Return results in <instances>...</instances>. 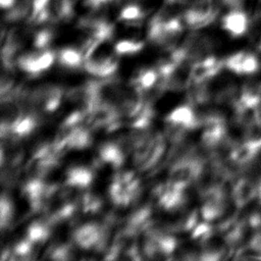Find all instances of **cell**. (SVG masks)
<instances>
[{
    "label": "cell",
    "mask_w": 261,
    "mask_h": 261,
    "mask_svg": "<svg viewBox=\"0 0 261 261\" xmlns=\"http://www.w3.org/2000/svg\"><path fill=\"white\" fill-rule=\"evenodd\" d=\"M144 16L145 11L141 8V6L137 4H128L121 8L118 13L117 19L126 24H134L137 22H141Z\"/></svg>",
    "instance_id": "cell-19"
},
{
    "label": "cell",
    "mask_w": 261,
    "mask_h": 261,
    "mask_svg": "<svg viewBox=\"0 0 261 261\" xmlns=\"http://www.w3.org/2000/svg\"><path fill=\"white\" fill-rule=\"evenodd\" d=\"M57 63L68 69H76L84 66L85 58L80 48L64 47L56 52Z\"/></svg>",
    "instance_id": "cell-15"
},
{
    "label": "cell",
    "mask_w": 261,
    "mask_h": 261,
    "mask_svg": "<svg viewBox=\"0 0 261 261\" xmlns=\"http://www.w3.org/2000/svg\"><path fill=\"white\" fill-rule=\"evenodd\" d=\"M35 245L30 242L25 237L16 242L11 248V259L10 260H27L32 259L34 254Z\"/></svg>",
    "instance_id": "cell-23"
},
{
    "label": "cell",
    "mask_w": 261,
    "mask_h": 261,
    "mask_svg": "<svg viewBox=\"0 0 261 261\" xmlns=\"http://www.w3.org/2000/svg\"><path fill=\"white\" fill-rule=\"evenodd\" d=\"M84 69L99 79L112 76L118 67L117 59L114 56H95L88 58L84 62Z\"/></svg>",
    "instance_id": "cell-12"
},
{
    "label": "cell",
    "mask_w": 261,
    "mask_h": 261,
    "mask_svg": "<svg viewBox=\"0 0 261 261\" xmlns=\"http://www.w3.org/2000/svg\"><path fill=\"white\" fill-rule=\"evenodd\" d=\"M53 40V31L51 29H42L38 31L33 39V46L36 50L48 49Z\"/></svg>",
    "instance_id": "cell-26"
},
{
    "label": "cell",
    "mask_w": 261,
    "mask_h": 261,
    "mask_svg": "<svg viewBox=\"0 0 261 261\" xmlns=\"http://www.w3.org/2000/svg\"><path fill=\"white\" fill-rule=\"evenodd\" d=\"M140 178L130 170L117 171L108 189L111 202L117 207H126L136 200L140 193Z\"/></svg>",
    "instance_id": "cell-3"
},
{
    "label": "cell",
    "mask_w": 261,
    "mask_h": 261,
    "mask_svg": "<svg viewBox=\"0 0 261 261\" xmlns=\"http://www.w3.org/2000/svg\"><path fill=\"white\" fill-rule=\"evenodd\" d=\"M165 122L178 125L188 132L201 127L200 116L190 104H184L174 108L166 115Z\"/></svg>",
    "instance_id": "cell-10"
},
{
    "label": "cell",
    "mask_w": 261,
    "mask_h": 261,
    "mask_svg": "<svg viewBox=\"0 0 261 261\" xmlns=\"http://www.w3.org/2000/svg\"><path fill=\"white\" fill-rule=\"evenodd\" d=\"M224 67V60H219L213 55H207L206 57L191 64L189 70L190 85L208 82L216 76Z\"/></svg>",
    "instance_id": "cell-8"
},
{
    "label": "cell",
    "mask_w": 261,
    "mask_h": 261,
    "mask_svg": "<svg viewBox=\"0 0 261 261\" xmlns=\"http://www.w3.org/2000/svg\"><path fill=\"white\" fill-rule=\"evenodd\" d=\"M145 43L139 40L132 39H123L119 40L114 45V52L117 56L124 55H134L143 50Z\"/></svg>",
    "instance_id": "cell-20"
},
{
    "label": "cell",
    "mask_w": 261,
    "mask_h": 261,
    "mask_svg": "<svg viewBox=\"0 0 261 261\" xmlns=\"http://www.w3.org/2000/svg\"><path fill=\"white\" fill-rule=\"evenodd\" d=\"M63 95V89L56 85H42L28 94L29 106L39 113H52L60 106Z\"/></svg>",
    "instance_id": "cell-4"
},
{
    "label": "cell",
    "mask_w": 261,
    "mask_h": 261,
    "mask_svg": "<svg viewBox=\"0 0 261 261\" xmlns=\"http://www.w3.org/2000/svg\"><path fill=\"white\" fill-rule=\"evenodd\" d=\"M207 161L208 157L203 158L197 153L195 154L193 151H190L171 164L166 181L176 189L186 191L192 184L198 180Z\"/></svg>",
    "instance_id": "cell-2"
},
{
    "label": "cell",
    "mask_w": 261,
    "mask_h": 261,
    "mask_svg": "<svg viewBox=\"0 0 261 261\" xmlns=\"http://www.w3.org/2000/svg\"><path fill=\"white\" fill-rule=\"evenodd\" d=\"M248 245L255 251L258 253V255L260 256V260H261V231H257L249 241Z\"/></svg>",
    "instance_id": "cell-27"
},
{
    "label": "cell",
    "mask_w": 261,
    "mask_h": 261,
    "mask_svg": "<svg viewBox=\"0 0 261 261\" xmlns=\"http://www.w3.org/2000/svg\"><path fill=\"white\" fill-rule=\"evenodd\" d=\"M199 211L197 209H193L184 213L176 221L173 223H168L169 230L173 232H187L192 231L195 226L199 223Z\"/></svg>",
    "instance_id": "cell-17"
},
{
    "label": "cell",
    "mask_w": 261,
    "mask_h": 261,
    "mask_svg": "<svg viewBox=\"0 0 261 261\" xmlns=\"http://www.w3.org/2000/svg\"><path fill=\"white\" fill-rule=\"evenodd\" d=\"M103 202L98 195L91 192H84L80 198V208L82 212L88 214H94L101 210Z\"/></svg>",
    "instance_id": "cell-22"
},
{
    "label": "cell",
    "mask_w": 261,
    "mask_h": 261,
    "mask_svg": "<svg viewBox=\"0 0 261 261\" xmlns=\"http://www.w3.org/2000/svg\"><path fill=\"white\" fill-rule=\"evenodd\" d=\"M133 146L129 137H124L116 141L104 142L98 148L97 160L98 165H110L112 168H120L125 160L126 155L132 152Z\"/></svg>",
    "instance_id": "cell-5"
},
{
    "label": "cell",
    "mask_w": 261,
    "mask_h": 261,
    "mask_svg": "<svg viewBox=\"0 0 261 261\" xmlns=\"http://www.w3.org/2000/svg\"><path fill=\"white\" fill-rule=\"evenodd\" d=\"M215 233V228L210 224L209 221L204 220V222L198 223L195 228L191 231V239L201 245L209 241Z\"/></svg>",
    "instance_id": "cell-24"
},
{
    "label": "cell",
    "mask_w": 261,
    "mask_h": 261,
    "mask_svg": "<svg viewBox=\"0 0 261 261\" xmlns=\"http://www.w3.org/2000/svg\"><path fill=\"white\" fill-rule=\"evenodd\" d=\"M14 216V206L10 197L2 193L0 200V227L5 230L9 227Z\"/></svg>",
    "instance_id": "cell-18"
},
{
    "label": "cell",
    "mask_w": 261,
    "mask_h": 261,
    "mask_svg": "<svg viewBox=\"0 0 261 261\" xmlns=\"http://www.w3.org/2000/svg\"><path fill=\"white\" fill-rule=\"evenodd\" d=\"M56 60V52L50 48L21 54L17 57L16 67L30 75H38L49 69Z\"/></svg>",
    "instance_id": "cell-6"
},
{
    "label": "cell",
    "mask_w": 261,
    "mask_h": 261,
    "mask_svg": "<svg viewBox=\"0 0 261 261\" xmlns=\"http://www.w3.org/2000/svg\"><path fill=\"white\" fill-rule=\"evenodd\" d=\"M16 4V0H0L1 8L4 10H8L12 8Z\"/></svg>",
    "instance_id": "cell-29"
},
{
    "label": "cell",
    "mask_w": 261,
    "mask_h": 261,
    "mask_svg": "<svg viewBox=\"0 0 261 261\" xmlns=\"http://www.w3.org/2000/svg\"><path fill=\"white\" fill-rule=\"evenodd\" d=\"M166 149V138L162 133H147L133 145V162L138 171L152 169L162 159Z\"/></svg>",
    "instance_id": "cell-1"
},
{
    "label": "cell",
    "mask_w": 261,
    "mask_h": 261,
    "mask_svg": "<svg viewBox=\"0 0 261 261\" xmlns=\"http://www.w3.org/2000/svg\"><path fill=\"white\" fill-rule=\"evenodd\" d=\"M52 227L53 225L47 220L46 217L43 219L34 220L27 227L25 238L35 246L44 244L50 238Z\"/></svg>",
    "instance_id": "cell-14"
},
{
    "label": "cell",
    "mask_w": 261,
    "mask_h": 261,
    "mask_svg": "<svg viewBox=\"0 0 261 261\" xmlns=\"http://www.w3.org/2000/svg\"><path fill=\"white\" fill-rule=\"evenodd\" d=\"M73 257V250L70 244H55L50 246L44 254L45 259L70 260Z\"/></svg>",
    "instance_id": "cell-21"
},
{
    "label": "cell",
    "mask_w": 261,
    "mask_h": 261,
    "mask_svg": "<svg viewBox=\"0 0 261 261\" xmlns=\"http://www.w3.org/2000/svg\"><path fill=\"white\" fill-rule=\"evenodd\" d=\"M248 52H238L229 55L224 60V66L228 68V70L232 71L237 74H243L244 70V63Z\"/></svg>",
    "instance_id": "cell-25"
},
{
    "label": "cell",
    "mask_w": 261,
    "mask_h": 261,
    "mask_svg": "<svg viewBox=\"0 0 261 261\" xmlns=\"http://www.w3.org/2000/svg\"><path fill=\"white\" fill-rule=\"evenodd\" d=\"M221 25L231 37L238 38L247 33L250 19L243 9H231L222 17Z\"/></svg>",
    "instance_id": "cell-13"
},
{
    "label": "cell",
    "mask_w": 261,
    "mask_h": 261,
    "mask_svg": "<svg viewBox=\"0 0 261 261\" xmlns=\"http://www.w3.org/2000/svg\"><path fill=\"white\" fill-rule=\"evenodd\" d=\"M152 196L156 204L165 211L178 210L186 202L185 191L170 186L166 180L153 188Z\"/></svg>",
    "instance_id": "cell-7"
},
{
    "label": "cell",
    "mask_w": 261,
    "mask_h": 261,
    "mask_svg": "<svg viewBox=\"0 0 261 261\" xmlns=\"http://www.w3.org/2000/svg\"><path fill=\"white\" fill-rule=\"evenodd\" d=\"M94 180V171L83 165L69 167L65 171L62 186L71 191H86Z\"/></svg>",
    "instance_id": "cell-11"
},
{
    "label": "cell",
    "mask_w": 261,
    "mask_h": 261,
    "mask_svg": "<svg viewBox=\"0 0 261 261\" xmlns=\"http://www.w3.org/2000/svg\"><path fill=\"white\" fill-rule=\"evenodd\" d=\"M222 6H225L229 10L231 9H242L245 0H219Z\"/></svg>",
    "instance_id": "cell-28"
},
{
    "label": "cell",
    "mask_w": 261,
    "mask_h": 261,
    "mask_svg": "<svg viewBox=\"0 0 261 261\" xmlns=\"http://www.w3.org/2000/svg\"><path fill=\"white\" fill-rule=\"evenodd\" d=\"M258 184L251 176L245 174L240 176L232 185L230 197L237 208L248 205L255 197H257Z\"/></svg>",
    "instance_id": "cell-9"
},
{
    "label": "cell",
    "mask_w": 261,
    "mask_h": 261,
    "mask_svg": "<svg viewBox=\"0 0 261 261\" xmlns=\"http://www.w3.org/2000/svg\"><path fill=\"white\" fill-rule=\"evenodd\" d=\"M158 81L159 73L156 68H142L135 73L129 84L144 94L158 84Z\"/></svg>",
    "instance_id": "cell-16"
}]
</instances>
